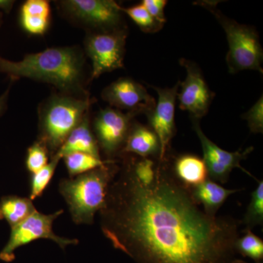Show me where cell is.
Listing matches in <instances>:
<instances>
[{
	"label": "cell",
	"instance_id": "obj_1",
	"mask_svg": "<svg viewBox=\"0 0 263 263\" xmlns=\"http://www.w3.org/2000/svg\"><path fill=\"white\" fill-rule=\"evenodd\" d=\"M143 183L122 157L100 211L114 248L137 263H233L240 221L208 215L176 177L167 156Z\"/></svg>",
	"mask_w": 263,
	"mask_h": 263
},
{
	"label": "cell",
	"instance_id": "obj_2",
	"mask_svg": "<svg viewBox=\"0 0 263 263\" xmlns=\"http://www.w3.org/2000/svg\"><path fill=\"white\" fill-rule=\"evenodd\" d=\"M85 64L84 54L78 48H49L25 55L20 61L0 56V73L8 76L13 82L25 78L52 85L59 92L88 98Z\"/></svg>",
	"mask_w": 263,
	"mask_h": 263
},
{
	"label": "cell",
	"instance_id": "obj_3",
	"mask_svg": "<svg viewBox=\"0 0 263 263\" xmlns=\"http://www.w3.org/2000/svg\"><path fill=\"white\" fill-rule=\"evenodd\" d=\"M118 161L60 181V193L76 224L94 223L95 215L103 207L109 186L119 171Z\"/></svg>",
	"mask_w": 263,
	"mask_h": 263
},
{
	"label": "cell",
	"instance_id": "obj_4",
	"mask_svg": "<svg viewBox=\"0 0 263 263\" xmlns=\"http://www.w3.org/2000/svg\"><path fill=\"white\" fill-rule=\"evenodd\" d=\"M95 99L56 92L38 108L37 141L47 148L50 159L56 155L71 132L90 111Z\"/></svg>",
	"mask_w": 263,
	"mask_h": 263
},
{
	"label": "cell",
	"instance_id": "obj_5",
	"mask_svg": "<svg viewBox=\"0 0 263 263\" xmlns=\"http://www.w3.org/2000/svg\"><path fill=\"white\" fill-rule=\"evenodd\" d=\"M219 2L200 1L195 4L209 10L226 32L229 51L226 62L230 74L240 71L257 70L262 74L263 51L258 33L254 27L240 24L226 16L218 9Z\"/></svg>",
	"mask_w": 263,
	"mask_h": 263
},
{
	"label": "cell",
	"instance_id": "obj_6",
	"mask_svg": "<svg viewBox=\"0 0 263 263\" xmlns=\"http://www.w3.org/2000/svg\"><path fill=\"white\" fill-rule=\"evenodd\" d=\"M57 5L67 18L89 32L127 28L122 7L113 0H62Z\"/></svg>",
	"mask_w": 263,
	"mask_h": 263
},
{
	"label": "cell",
	"instance_id": "obj_7",
	"mask_svg": "<svg viewBox=\"0 0 263 263\" xmlns=\"http://www.w3.org/2000/svg\"><path fill=\"white\" fill-rule=\"evenodd\" d=\"M127 29L107 32H88L85 52L92 65L90 80L124 67Z\"/></svg>",
	"mask_w": 263,
	"mask_h": 263
},
{
	"label": "cell",
	"instance_id": "obj_8",
	"mask_svg": "<svg viewBox=\"0 0 263 263\" xmlns=\"http://www.w3.org/2000/svg\"><path fill=\"white\" fill-rule=\"evenodd\" d=\"M63 210L57 211L51 214H45L36 211L32 215L11 228V233L8 243L0 252V259L6 262L14 260L15 251L22 246L38 239H48L54 241L65 249L67 246L77 245L79 240L63 238L55 234L53 223Z\"/></svg>",
	"mask_w": 263,
	"mask_h": 263
},
{
	"label": "cell",
	"instance_id": "obj_9",
	"mask_svg": "<svg viewBox=\"0 0 263 263\" xmlns=\"http://www.w3.org/2000/svg\"><path fill=\"white\" fill-rule=\"evenodd\" d=\"M136 117L135 114H125L111 107L101 109L95 116L91 127L99 148L107 160H117V157L122 155L123 148Z\"/></svg>",
	"mask_w": 263,
	"mask_h": 263
},
{
	"label": "cell",
	"instance_id": "obj_10",
	"mask_svg": "<svg viewBox=\"0 0 263 263\" xmlns=\"http://www.w3.org/2000/svg\"><path fill=\"white\" fill-rule=\"evenodd\" d=\"M179 64L186 71L185 80L179 81L181 91L177 95L179 108L189 112L191 119L200 121L209 112L215 94L209 89L201 70L195 62L182 58Z\"/></svg>",
	"mask_w": 263,
	"mask_h": 263
},
{
	"label": "cell",
	"instance_id": "obj_11",
	"mask_svg": "<svg viewBox=\"0 0 263 263\" xmlns=\"http://www.w3.org/2000/svg\"><path fill=\"white\" fill-rule=\"evenodd\" d=\"M192 122L193 129L201 144L203 153L202 160L206 165L208 174L212 181L226 183L234 168H239L256 179L249 171L240 165V162L247 159L249 154L254 150L253 147H249L243 151L239 149L235 152H227L218 146L204 134L200 127V121L192 119Z\"/></svg>",
	"mask_w": 263,
	"mask_h": 263
},
{
	"label": "cell",
	"instance_id": "obj_12",
	"mask_svg": "<svg viewBox=\"0 0 263 263\" xmlns=\"http://www.w3.org/2000/svg\"><path fill=\"white\" fill-rule=\"evenodd\" d=\"M155 89L158 100L155 108L146 114L149 127L158 137L160 153L158 160L162 161L167 155L170 143L176 133L175 124V108L179 92V81L172 88H160L148 86Z\"/></svg>",
	"mask_w": 263,
	"mask_h": 263
},
{
	"label": "cell",
	"instance_id": "obj_13",
	"mask_svg": "<svg viewBox=\"0 0 263 263\" xmlns=\"http://www.w3.org/2000/svg\"><path fill=\"white\" fill-rule=\"evenodd\" d=\"M102 98L111 108L135 115H146L155 106V100L143 85L129 78H120L102 91Z\"/></svg>",
	"mask_w": 263,
	"mask_h": 263
},
{
	"label": "cell",
	"instance_id": "obj_14",
	"mask_svg": "<svg viewBox=\"0 0 263 263\" xmlns=\"http://www.w3.org/2000/svg\"><path fill=\"white\" fill-rule=\"evenodd\" d=\"M90 113L85 116L68 137L56 155L62 159L72 153H84L101 159L98 141L93 133L90 120Z\"/></svg>",
	"mask_w": 263,
	"mask_h": 263
},
{
	"label": "cell",
	"instance_id": "obj_15",
	"mask_svg": "<svg viewBox=\"0 0 263 263\" xmlns=\"http://www.w3.org/2000/svg\"><path fill=\"white\" fill-rule=\"evenodd\" d=\"M160 153V141L153 129L133 121L122 155L133 154L142 158H158Z\"/></svg>",
	"mask_w": 263,
	"mask_h": 263
},
{
	"label": "cell",
	"instance_id": "obj_16",
	"mask_svg": "<svg viewBox=\"0 0 263 263\" xmlns=\"http://www.w3.org/2000/svg\"><path fill=\"white\" fill-rule=\"evenodd\" d=\"M51 21V6L46 0H28L22 5L20 22L27 33L43 35L47 31Z\"/></svg>",
	"mask_w": 263,
	"mask_h": 263
},
{
	"label": "cell",
	"instance_id": "obj_17",
	"mask_svg": "<svg viewBox=\"0 0 263 263\" xmlns=\"http://www.w3.org/2000/svg\"><path fill=\"white\" fill-rule=\"evenodd\" d=\"M190 190L194 200L198 205L202 204L204 212L210 216H216L227 199L239 191L224 188L211 179L205 180L200 184L190 188Z\"/></svg>",
	"mask_w": 263,
	"mask_h": 263
},
{
	"label": "cell",
	"instance_id": "obj_18",
	"mask_svg": "<svg viewBox=\"0 0 263 263\" xmlns=\"http://www.w3.org/2000/svg\"><path fill=\"white\" fill-rule=\"evenodd\" d=\"M171 167L176 177L188 188L204 182L209 176L205 162L196 155H179Z\"/></svg>",
	"mask_w": 263,
	"mask_h": 263
},
{
	"label": "cell",
	"instance_id": "obj_19",
	"mask_svg": "<svg viewBox=\"0 0 263 263\" xmlns=\"http://www.w3.org/2000/svg\"><path fill=\"white\" fill-rule=\"evenodd\" d=\"M36 211L29 197L10 195L0 200V220L6 221L11 228L25 220Z\"/></svg>",
	"mask_w": 263,
	"mask_h": 263
},
{
	"label": "cell",
	"instance_id": "obj_20",
	"mask_svg": "<svg viewBox=\"0 0 263 263\" xmlns=\"http://www.w3.org/2000/svg\"><path fill=\"white\" fill-rule=\"evenodd\" d=\"M62 159L65 161L66 167L70 178L89 172L114 161L103 160L94 156L84 153L70 154Z\"/></svg>",
	"mask_w": 263,
	"mask_h": 263
},
{
	"label": "cell",
	"instance_id": "obj_21",
	"mask_svg": "<svg viewBox=\"0 0 263 263\" xmlns=\"http://www.w3.org/2000/svg\"><path fill=\"white\" fill-rule=\"evenodd\" d=\"M258 185L252 192L242 224L245 230H252L256 226L263 224V181H257Z\"/></svg>",
	"mask_w": 263,
	"mask_h": 263
},
{
	"label": "cell",
	"instance_id": "obj_22",
	"mask_svg": "<svg viewBox=\"0 0 263 263\" xmlns=\"http://www.w3.org/2000/svg\"><path fill=\"white\" fill-rule=\"evenodd\" d=\"M61 158L58 156L54 155L51 157V160L48 162L45 167L38 171L35 174H32V179L30 182V195L29 198L33 200L40 197L43 195L50 181H51L57 165Z\"/></svg>",
	"mask_w": 263,
	"mask_h": 263
},
{
	"label": "cell",
	"instance_id": "obj_23",
	"mask_svg": "<svg viewBox=\"0 0 263 263\" xmlns=\"http://www.w3.org/2000/svg\"><path fill=\"white\" fill-rule=\"evenodd\" d=\"M243 236L238 237L235 241V251L243 257H249L256 262L263 258V241L252 230H245Z\"/></svg>",
	"mask_w": 263,
	"mask_h": 263
},
{
	"label": "cell",
	"instance_id": "obj_24",
	"mask_svg": "<svg viewBox=\"0 0 263 263\" xmlns=\"http://www.w3.org/2000/svg\"><path fill=\"white\" fill-rule=\"evenodd\" d=\"M123 13L127 15L145 33H156L163 27V24L159 23L149 14L142 4L134 5L129 8H121Z\"/></svg>",
	"mask_w": 263,
	"mask_h": 263
},
{
	"label": "cell",
	"instance_id": "obj_25",
	"mask_svg": "<svg viewBox=\"0 0 263 263\" xmlns=\"http://www.w3.org/2000/svg\"><path fill=\"white\" fill-rule=\"evenodd\" d=\"M47 148L41 142L36 141L29 147L26 157V166L32 174H35L49 162Z\"/></svg>",
	"mask_w": 263,
	"mask_h": 263
},
{
	"label": "cell",
	"instance_id": "obj_26",
	"mask_svg": "<svg viewBox=\"0 0 263 263\" xmlns=\"http://www.w3.org/2000/svg\"><path fill=\"white\" fill-rule=\"evenodd\" d=\"M242 118L248 123L250 131L254 134L263 133V97L261 95L259 100Z\"/></svg>",
	"mask_w": 263,
	"mask_h": 263
},
{
	"label": "cell",
	"instance_id": "obj_27",
	"mask_svg": "<svg viewBox=\"0 0 263 263\" xmlns=\"http://www.w3.org/2000/svg\"><path fill=\"white\" fill-rule=\"evenodd\" d=\"M141 4L144 6L149 14L159 23H166L165 15H164V8L167 4L166 0H143Z\"/></svg>",
	"mask_w": 263,
	"mask_h": 263
},
{
	"label": "cell",
	"instance_id": "obj_28",
	"mask_svg": "<svg viewBox=\"0 0 263 263\" xmlns=\"http://www.w3.org/2000/svg\"><path fill=\"white\" fill-rule=\"evenodd\" d=\"M13 83V81H10L8 89L0 95V119L4 115L7 108H8V99H9L10 89H11Z\"/></svg>",
	"mask_w": 263,
	"mask_h": 263
},
{
	"label": "cell",
	"instance_id": "obj_29",
	"mask_svg": "<svg viewBox=\"0 0 263 263\" xmlns=\"http://www.w3.org/2000/svg\"><path fill=\"white\" fill-rule=\"evenodd\" d=\"M14 1L12 0H0V10L9 13L14 5Z\"/></svg>",
	"mask_w": 263,
	"mask_h": 263
},
{
	"label": "cell",
	"instance_id": "obj_30",
	"mask_svg": "<svg viewBox=\"0 0 263 263\" xmlns=\"http://www.w3.org/2000/svg\"><path fill=\"white\" fill-rule=\"evenodd\" d=\"M2 24H3V13L0 11V27H1Z\"/></svg>",
	"mask_w": 263,
	"mask_h": 263
},
{
	"label": "cell",
	"instance_id": "obj_31",
	"mask_svg": "<svg viewBox=\"0 0 263 263\" xmlns=\"http://www.w3.org/2000/svg\"><path fill=\"white\" fill-rule=\"evenodd\" d=\"M233 263H247L246 262H243V261L240 260V259H236V260L234 261Z\"/></svg>",
	"mask_w": 263,
	"mask_h": 263
},
{
	"label": "cell",
	"instance_id": "obj_32",
	"mask_svg": "<svg viewBox=\"0 0 263 263\" xmlns=\"http://www.w3.org/2000/svg\"><path fill=\"white\" fill-rule=\"evenodd\" d=\"M256 263H262V261H259V262H257Z\"/></svg>",
	"mask_w": 263,
	"mask_h": 263
}]
</instances>
